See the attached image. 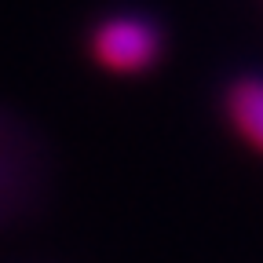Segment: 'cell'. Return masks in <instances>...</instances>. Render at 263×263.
<instances>
[{
	"label": "cell",
	"instance_id": "obj_1",
	"mask_svg": "<svg viewBox=\"0 0 263 263\" xmlns=\"http://www.w3.org/2000/svg\"><path fill=\"white\" fill-rule=\"evenodd\" d=\"M88 51L95 66H103L106 73L121 77H139L161 62L164 55V37L161 26L143 15H110L103 22H95Z\"/></svg>",
	"mask_w": 263,
	"mask_h": 263
},
{
	"label": "cell",
	"instance_id": "obj_2",
	"mask_svg": "<svg viewBox=\"0 0 263 263\" xmlns=\"http://www.w3.org/2000/svg\"><path fill=\"white\" fill-rule=\"evenodd\" d=\"M227 117L234 124V132L256 150L263 154V77L259 73H245L227 88Z\"/></svg>",
	"mask_w": 263,
	"mask_h": 263
}]
</instances>
